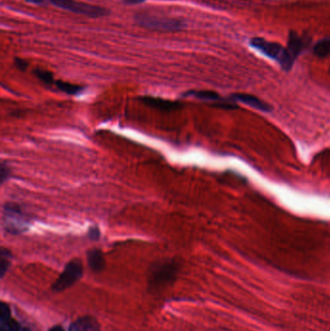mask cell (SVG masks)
I'll use <instances>...</instances> for the list:
<instances>
[{"label":"cell","instance_id":"d4e9b609","mask_svg":"<svg viewBox=\"0 0 330 331\" xmlns=\"http://www.w3.org/2000/svg\"><path fill=\"white\" fill-rule=\"evenodd\" d=\"M37 331L34 328L32 327H21V331Z\"/></svg>","mask_w":330,"mask_h":331},{"label":"cell","instance_id":"9c48e42d","mask_svg":"<svg viewBox=\"0 0 330 331\" xmlns=\"http://www.w3.org/2000/svg\"><path fill=\"white\" fill-rule=\"evenodd\" d=\"M232 98L234 100H237L239 102H241L253 109H256L257 110H261V111H265V112H269L270 110H272V108L265 102L261 101L260 99H258L256 96L253 95H249V94H243V93H237L234 94L232 96Z\"/></svg>","mask_w":330,"mask_h":331},{"label":"cell","instance_id":"277c9868","mask_svg":"<svg viewBox=\"0 0 330 331\" xmlns=\"http://www.w3.org/2000/svg\"><path fill=\"white\" fill-rule=\"evenodd\" d=\"M83 275V265L80 258L70 260L64 267L61 274L56 279L52 290L54 293H61L71 288Z\"/></svg>","mask_w":330,"mask_h":331},{"label":"cell","instance_id":"6da1fadb","mask_svg":"<svg viewBox=\"0 0 330 331\" xmlns=\"http://www.w3.org/2000/svg\"><path fill=\"white\" fill-rule=\"evenodd\" d=\"M180 269V263L175 258H167L154 262L148 271L147 284L151 292L165 290L172 285Z\"/></svg>","mask_w":330,"mask_h":331},{"label":"cell","instance_id":"4fadbf2b","mask_svg":"<svg viewBox=\"0 0 330 331\" xmlns=\"http://www.w3.org/2000/svg\"><path fill=\"white\" fill-rule=\"evenodd\" d=\"M55 84L60 91L64 92L68 95H78L83 90V87L81 85L66 83L63 81H57L55 82Z\"/></svg>","mask_w":330,"mask_h":331},{"label":"cell","instance_id":"ba28073f","mask_svg":"<svg viewBox=\"0 0 330 331\" xmlns=\"http://www.w3.org/2000/svg\"><path fill=\"white\" fill-rule=\"evenodd\" d=\"M143 104L148 106L155 110H162V111H174V110L182 109L183 105L177 101L165 100L162 98H156L151 96H144L139 99Z\"/></svg>","mask_w":330,"mask_h":331},{"label":"cell","instance_id":"d6986e66","mask_svg":"<svg viewBox=\"0 0 330 331\" xmlns=\"http://www.w3.org/2000/svg\"><path fill=\"white\" fill-rule=\"evenodd\" d=\"M10 174H11V170H10L9 166L7 165L5 162H2L1 166H0V181H1V184L4 183L10 177Z\"/></svg>","mask_w":330,"mask_h":331},{"label":"cell","instance_id":"9a60e30c","mask_svg":"<svg viewBox=\"0 0 330 331\" xmlns=\"http://www.w3.org/2000/svg\"><path fill=\"white\" fill-rule=\"evenodd\" d=\"M315 55L319 57H327L330 55V39H325L316 44L314 48Z\"/></svg>","mask_w":330,"mask_h":331},{"label":"cell","instance_id":"44dd1931","mask_svg":"<svg viewBox=\"0 0 330 331\" xmlns=\"http://www.w3.org/2000/svg\"><path fill=\"white\" fill-rule=\"evenodd\" d=\"M15 65L20 71H25L26 68L28 67V63L25 60H23L21 58H18V57L15 58Z\"/></svg>","mask_w":330,"mask_h":331},{"label":"cell","instance_id":"30bf717a","mask_svg":"<svg viewBox=\"0 0 330 331\" xmlns=\"http://www.w3.org/2000/svg\"><path fill=\"white\" fill-rule=\"evenodd\" d=\"M69 331H101V328L94 317L84 316L72 323Z\"/></svg>","mask_w":330,"mask_h":331},{"label":"cell","instance_id":"ac0fdd59","mask_svg":"<svg viewBox=\"0 0 330 331\" xmlns=\"http://www.w3.org/2000/svg\"><path fill=\"white\" fill-rule=\"evenodd\" d=\"M12 319V313L9 305L5 302H1L0 304V323H4L8 320Z\"/></svg>","mask_w":330,"mask_h":331},{"label":"cell","instance_id":"52a82bcc","mask_svg":"<svg viewBox=\"0 0 330 331\" xmlns=\"http://www.w3.org/2000/svg\"><path fill=\"white\" fill-rule=\"evenodd\" d=\"M185 96L187 97H194L200 100L207 101V102H213L214 107L225 109V110H234L238 107L232 103L227 102L225 99H223L218 93L210 90H191L186 92Z\"/></svg>","mask_w":330,"mask_h":331},{"label":"cell","instance_id":"5bb4252c","mask_svg":"<svg viewBox=\"0 0 330 331\" xmlns=\"http://www.w3.org/2000/svg\"><path fill=\"white\" fill-rule=\"evenodd\" d=\"M0 257H1V260H0V275L1 278H4L5 274L7 273L8 269L10 268L11 265V259H12V253L10 250L6 249V248H2L1 249V253H0Z\"/></svg>","mask_w":330,"mask_h":331},{"label":"cell","instance_id":"8992f818","mask_svg":"<svg viewBox=\"0 0 330 331\" xmlns=\"http://www.w3.org/2000/svg\"><path fill=\"white\" fill-rule=\"evenodd\" d=\"M136 19L140 25L149 29L175 31L183 27V23L175 18H161L149 15H138L136 17Z\"/></svg>","mask_w":330,"mask_h":331},{"label":"cell","instance_id":"e0dca14e","mask_svg":"<svg viewBox=\"0 0 330 331\" xmlns=\"http://www.w3.org/2000/svg\"><path fill=\"white\" fill-rule=\"evenodd\" d=\"M21 331V326L19 323L13 318L4 322L0 323V331Z\"/></svg>","mask_w":330,"mask_h":331},{"label":"cell","instance_id":"2e32d148","mask_svg":"<svg viewBox=\"0 0 330 331\" xmlns=\"http://www.w3.org/2000/svg\"><path fill=\"white\" fill-rule=\"evenodd\" d=\"M35 75L41 82H43L47 85H51V84L55 83V80H54V75L51 73L50 71L43 70V69H36Z\"/></svg>","mask_w":330,"mask_h":331},{"label":"cell","instance_id":"7402d4cb","mask_svg":"<svg viewBox=\"0 0 330 331\" xmlns=\"http://www.w3.org/2000/svg\"><path fill=\"white\" fill-rule=\"evenodd\" d=\"M124 3H126V4H130V5H132V4H139V3H142V2H144L145 0H122Z\"/></svg>","mask_w":330,"mask_h":331},{"label":"cell","instance_id":"7a4b0ae2","mask_svg":"<svg viewBox=\"0 0 330 331\" xmlns=\"http://www.w3.org/2000/svg\"><path fill=\"white\" fill-rule=\"evenodd\" d=\"M2 222L7 233L19 235L27 231L30 220L28 216L21 210L17 203H6L3 206Z\"/></svg>","mask_w":330,"mask_h":331},{"label":"cell","instance_id":"cb8c5ba5","mask_svg":"<svg viewBox=\"0 0 330 331\" xmlns=\"http://www.w3.org/2000/svg\"><path fill=\"white\" fill-rule=\"evenodd\" d=\"M49 331H64V329L62 328V327H60V326H55V327H53L51 330Z\"/></svg>","mask_w":330,"mask_h":331},{"label":"cell","instance_id":"3957f363","mask_svg":"<svg viewBox=\"0 0 330 331\" xmlns=\"http://www.w3.org/2000/svg\"><path fill=\"white\" fill-rule=\"evenodd\" d=\"M251 46L257 49L258 52L276 60L284 70H290L293 67L294 59L290 55L288 49L283 48L281 45L267 42L261 38H255L251 41Z\"/></svg>","mask_w":330,"mask_h":331},{"label":"cell","instance_id":"5b68a950","mask_svg":"<svg viewBox=\"0 0 330 331\" xmlns=\"http://www.w3.org/2000/svg\"><path fill=\"white\" fill-rule=\"evenodd\" d=\"M51 2L64 10L82 14L87 17L91 18H99V17H105L109 14V11L103 7H99L96 5H91L88 3H83L80 1L75 0H51Z\"/></svg>","mask_w":330,"mask_h":331},{"label":"cell","instance_id":"7c38bea8","mask_svg":"<svg viewBox=\"0 0 330 331\" xmlns=\"http://www.w3.org/2000/svg\"><path fill=\"white\" fill-rule=\"evenodd\" d=\"M303 47H304V43L302 42V39L297 34H295L294 32H291L289 44H288V51H289L290 55L293 56L294 59H295L296 56L299 55V53L301 52Z\"/></svg>","mask_w":330,"mask_h":331},{"label":"cell","instance_id":"8fae6325","mask_svg":"<svg viewBox=\"0 0 330 331\" xmlns=\"http://www.w3.org/2000/svg\"><path fill=\"white\" fill-rule=\"evenodd\" d=\"M88 266L93 272H102L106 266V259L100 249H91L87 252Z\"/></svg>","mask_w":330,"mask_h":331},{"label":"cell","instance_id":"603a6c76","mask_svg":"<svg viewBox=\"0 0 330 331\" xmlns=\"http://www.w3.org/2000/svg\"><path fill=\"white\" fill-rule=\"evenodd\" d=\"M25 1H27V2H29V3H32V4L42 5V4L46 3V1H47V0H25Z\"/></svg>","mask_w":330,"mask_h":331},{"label":"cell","instance_id":"ffe728a7","mask_svg":"<svg viewBox=\"0 0 330 331\" xmlns=\"http://www.w3.org/2000/svg\"><path fill=\"white\" fill-rule=\"evenodd\" d=\"M101 237L100 230L97 227H91L88 231V238L91 240H98Z\"/></svg>","mask_w":330,"mask_h":331},{"label":"cell","instance_id":"484cf974","mask_svg":"<svg viewBox=\"0 0 330 331\" xmlns=\"http://www.w3.org/2000/svg\"></svg>","mask_w":330,"mask_h":331}]
</instances>
